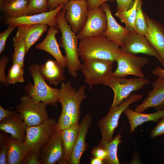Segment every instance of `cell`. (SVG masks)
<instances>
[{"label":"cell","mask_w":164,"mask_h":164,"mask_svg":"<svg viewBox=\"0 0 164 164\" xmlns=\"http://www.w3.org/2000/svg\"><path fill=\"white\" fill-rule=\"evenodd\" d=\"M117 11H125L131 9L133 6L134 0H116Z\"/></svg>","instance_id":"cell-39"},{"label":"cell","mask_w":164,"mask_h":164,"mask_svg":"<svg viewBox=\"0 0 164 164\" xmlns=\"http://www.w3.org/2000/svg\"><path fill=\"white\" fill-rule=\"evenodd\" d=\"M22 164H41L37 155L30 150L24 159Z\"/></svg>","instance_id":"cell-38"},{"label":"cell","mask_w":164,"mask_h":164,"mask_svg":"<svg viewBox=\"0 0 164 164\" xmlns=\"http://www.w3.org/2000/svg\"><path fill=\"white\" fill-rule=\"evenodd\" d=\"M0 9L6 17H18L30 15L28 9L29 0H14L5 2L0 0Z\"/></svg>","instance_id":"cell-27"},{"label":"cell","mask_w":164,"mask_h":164,"mask_svg":"<svg viewBox=\"0 0 164 164\" xmlns=\"http://www.w3.org/2000/svg\"><path fill=\"white\" fill-rule=\"evenodd\" d=\"M46 105L26 95L20 98L19 103L15 108L27 127H31L40 125L49 119Z\"/></svg>","instance_id":"cell-8"},{"label":"cell","mask_w":164,"mask_h":164,"mask_svg":"<svg viewBox=\"0 0 164 164\" xmlns=\"http://www.w3.org/2000/svg\"><path fill=\"white\" fill-rule=\"evenodd\" d=\"M121 50L135 55L142 53L157 58L164 67V64L158 53L146 36L135 31L131 32L124 40Z\"/></svg>","instance_id":"cell-11"},{"label":"cell","mask_w":164,"mask_h":164,"mask_svg":"<svg viewBox=\"0 0 164 164\" xmlns=\"http://www.w3.org/2000/svg\"><path fill=\"white\" fill-rule=\"evenodd\" d=\"M116 61L117 62V67L112 74L114 76L121 77H125L128 75L144 77L142 68L149 63L147 57L130 54L122 51L121 49Z\"/></svg>","instance_id":"cell-10"},{"label":"cell","mask_w":164,"mask_h":164,"mask_svg":"<svg viewBox=\"0 0 164 164\" xmlns=\"http://www.w3.org/2000/svg\"><path fill=\"white\" fill-rule=\"evenodd\" d=\"M151 83L144 77L128 79L112 75L104 84L110 87L114 93L113 101L109 109L117 107L132 92L138 91Z\"/></svg>","instance_id":"cell-6"},{"label":"cell","mask_w":164,"mask_h":164,"mask_svg":"<svg viewBox=\"0 0 164 164\" xmlns=\"http://www.w3.org/2000/svg\"><path fill=\"white\" fill-rule=\"evenodd\" d=\"M60 31L57 28L50 27L45 38L40 43L37 44L36 48L39 50L45 51L53 56L58 63L63 68L67 66L66 59L62 53L60 45L56 39V36Z\"/></svg>","instance_id":"cell-18"},{"label":"cell","mask_w":164,"mask_h":164,"mask_svg":"<svg viewBox=\"0 0 164 164\" xmlns=\"http://www.w3.org/2000/svg\"><path fill=\"white\" fill-rule=\"evenodd\" d=\"M107 19L102 6L88 11L86 22L77 34L79 39L101 35L106 31Z\"/></svg>","instance_id":"cell-12"},{"label":"cell","mask_w":164,"mask_h":164,"mask_svg":"<svg viewBox=\"0 0 164 164\" xmlns=\"http://www.w3.org/2000/svg\"><path fill=\"white\" fill-rule=\"evenodd\" d=\"M48 26L44 24H32L18 26L16 35L22 38L27 53L31 46L46 32Z\"/></svg>","instance_id":"cell-23"},{"label":"cell","mask_w":164,"mask_h":164,"mask_svg":"<svg viewBox=\"0 0 164 164\" xmlns=\"http://www.w3.org/2000/svg\"><path fill=\"white\" fill-rule=\"evenodd\" d=\"M142 0H138L134 22V31L145 36L148 31V27L144 12L142 9Z\"/></svg>","instance_id":"cell-31"},{"label":"cell","mask_w":164,"mask_h":164,"mask_svg":"<svg viewBox=\"0 0 164 164\" xmlns=\"http://www.w3.org/2000/svg\"><path fill=\"white\" fill-rule=\"evenodd\" d=\"M121 47L102 35L79 39L78 54L84 60L91 58L109 60L115 62Z\"/></svg>","instance_id":"cell-2"},{"label":"cell","mask_w":164,"mask_h":164,"mask_svg":"<svg viewBox=\"0 0 164 164\" xmlns=\"http://www.w3.org/2000/svg\"><path fill=\"white\" fill-rule=\"evenodd\" d=\"M4 2H11V1H12L14 0H2Z\"/></svg>","instance_id":"cell-46"},{"label":"cell","mask_w":164,"mask_h":164,"mask_svg":"<svg viewBox=\"0 0 164 164\" xmlns=\"http://www.w3.org/2000/svg\"><path fill=\"white\" fill-rule=\"evenodd\" d=\"M143 97L142 94H131L118 106L109 109L107 115L98 122L102 137L100 142L108 143L114 138L115 130L118 126L119 120L122 113L131 104L139 101Z\"/></svg>","instance_id":"cell-7"},{"label":"cell","mask_w":164,"mask_h":164,"mask_svg":"<svg viewBox=\"0 0 164 164\" xmlns=\"http://www.w3.org/2000/svg\"><path fill=\"white\" fill-rule=\"evenodd\" d=\"M69 1H87V0H69Z\"/></svg>","instance_id":"cell-47"},{"label":"cell","mask_w":164,"mask_h":164,"mask_svg":"<svg viewBox=\"0 0 164 164\" xmlns=\"http://www.w3.org/2000/svg\"><path fill=\"white\" fill-rule=\"evenodd\" d=\"M157 125L153 129L150 133V136L154 138L164 134V117L161 118Z\"/></svg>","instance_id":"cell-36"},{"label":"cell","mask_w":164,"mask_h":164,"mask_svg":"<svg viewBox=\"0 0 164 164\" xmlns=\"http://www.w3.org/2000/svg\"><path fill=\"white\" fill-rule=\"evenodd\" d=\"M8 142L0 148V164H7Z\"/></svg>","instance_id":"cell-42"},{"label":"cell","mask_w":164,"mask_h":164,"mask_svg":"<svg viewBox=\"0 0 164 164\" xmlns=\"http://www.w3.org/2000/svg\"><path fill=\"white\" fill-rule=\"evenodd\" d=\"M56 123L55 119L51 118L40 125L27 127L25 142L38 156L42 147L56 131Z\"/></svg>","instance_id":"cell-9"},{"label":"cell","mask_w":164,"mask_h":164,"mask_svg":"<svg viewBox=\"0 0 164 164\" xmlns=\"http://www.w3.org/2000/svg\"><path fill=\"white\" fill-rule=\"evenodd\" d=\"M9 59L5 56L1 57L0 59V81L5 85L8 84L7 77L5 73V68Z\"/></svg>","instance_id":"cell-35"},{"label":"cell","mask_w":164,"mask_h":164,"mask_svg":"<svg viewBox=\"0 0 164 164\" xmlns=\"http://www.w3.org/2000/svg\"><path fill=\"white\" fill-rule=\"evenodd\" d=\"M101 6L106 13L107 19V29L102 35L121 47L124 39L131 32L117 22L112 15L109 5L106 2Z\"/></svg>","instance_id":"cell-17"},{"label":"cell","mask_w":164,"mask_h":164,"mask_svg":"<svg viewBox=\"0 0 164 164\" xmlns=\"http://www.w3.org/2000/svg\"><path fill=\"white\" fill-rule=\"evenodd\" d=\"M114 61L97 58L87 59L84 60L81 71L85 77V81L92 90L93 85L102 84L113 75Z\"/></svg>","instance_id":"cell-5"},{"label":"cell","mask_w":164,"mask_h":164,"mask_svg":"<svg viewBox=\"0 0 164 164\" xmlns=\"http://www.w3.org/2000/svg\"><path fill=\"white\" fill-rule=\"evenodd\" d=\"M39 72L44 79L50 85L57 86L66 80L65 70L56 62L51 60L39 65Z\"/></svg>","instance_id":"cell-22"},{"label":"cell","mask_w":164,"mask_h":164,"mask_svg":"<svg viewBox=\"0 0 164 164\" xmlns=\"http://www.w3.org/2000/svg\"><path fill=\"white\" fill-rule=\"evenodd\" d=\"M30 150L25 142L11 136L8 142L7 164H22Z\"/></svg>","instance_id":"cell-25"},{"label":"cell","mask_w":164,"mask_h":164,"mask_svg":"<svg viewBox=\"0 0 164 164\" xmlns=\"http://www.w3.org/2000/svg\"><path fill=\"white\" fill-rule=\"evenodd\" d=\"M85 90V86H83L76 90L70 80L65 83L63 82L58 97V102L62 106L61 114L68 115L78 122L81 102L87 97Z\"/></svg>","instance_id":"cell-4"},{"label":"cell","mask_w":164,"mask_h":164,"mask_svg":"<svg viewBox=\"0 0 164 164\" xmlns=\"http://www.w3.org/2000/svg\"><path fill=\"white\" fill-rule=\"evenodd\" d=\"M144 13L148 27V31L145 36L156 51L164 64V27Z\"/></svg>","instance_id":"cell-20"},{"label":"cell","mask_w":164,"mask_h":164,"mask_svg":"<svg viewBox=\"0 0 164 164\" xmlns=\"http://www.w3.org/2000/svg\"><path fill=\"white\" fill-rule=\"evenodd\" d=\"M151 107L156 111L164 108V80L159 77L153 83L152 90L147 94L142 102L135 109V111L142 113Z\"/></svg>","instance_id":"cell-16"},{"label":"cell","mask_w":164,"mask_h":164,"mask_svg":"<svg viewBox=\"0 0 164 164\" xmlns=\"http://www.w3.org/2000/svg\"><path fill=\"white\" fill-rule=\"evenodd\" d=\"M138 0H134L133 6L125 11H117L115 14L121 22L125 23V28L130 32L134 31V22L136 14L137 5Z\"/></svg>","instance_id":"cell-29"},{"label":"cell","mask_w":164,"mask_h":164,"mask_svg":"<svg viewBox=\"0 0 164 164\" xmlns=\"http://www.w3.org/2000/svg\"><path fill=\"white\" fill-rule=\"evenodd\" d=\"M91 153L93 157L103 160L105 159L108 156V153L105 149L99 145L93 148L91 151Z\"/></svg>","instance_id":"cell-37"},{"label":"cell","mask_w":164,"mask_h":164,"mask_svg":"<svg viewBox=\"0 0 164 164\" xmlns=\"http://www.w3.org/2000/svg\"><path fill=\"white\" fill-rule=\"evenodd\" d=\"M63 8L66 10V21L70 25L72 31L77 34L83 28L87 19L89 10L87 1H69Z\"/></svg>","instance_id":"cell-13"},{"label":"cell","mask_w":164,"mask_h":164,"mask_svg":"<svg viewBox=\"0 0 164 164\" xmlns=\"http://www.w3.org/2000/svg\"><path fill=\"white\" fill-rule=\"evenodd\" d=\"M92 117L86 114L82 119L76 143L69 161L70 164H79L82 156L87 149L86 141L87 134L91 124Z\"/></svg>","instance_id":"cell-19"},{"label":"cell","mask_w":164,"mask_h":164,"mask_svg":"<svg viewBox=\"0 0 164 164\" xmlns=\"http://www.w3.org/2000/svg\"><path fill=\"white\" fill-rule=\"evenodd\" d=\"M27 126L21 115L17 112L0 121V130L24 142Z\"/></svg>","instance_id":"cell-21"},{"label":"cell","mask_w":164,"mask_h":164,"mask_svg":"<svg viewBox=\"0 0 164 164\" xmlns=\"http://www.w3.org/2000/svg\"><path fill=\"white\" fill-rule=\"evenodd\" d=\"M152 73L164 80V69L160 67H155L152 70Z\"/></svg>","instance_id":"cell-44"},{"label":"cell","mask_w":164,"mask_h":164,"mask_svg":"<svg viewBox=\"0 0 164 164\" xmlns=\"http://www.w3.org/2000/svg\"><path fill=\"white\" fill-rule=\"evenodd\" d=\"M24 67L16 63H13L8 70L7 80L8 84H15L24 82Z\"/></svg>","instance_id":"cell-32"},{"label":"cell","mask_w":164,"mask_h":164,"mask_svg":"<svg viewBox=\"0 0 164 164\" xmlns=\"http://www.w3.org/2000/svg\"><path fill=\"white\" fill-rule=\"evenodd\" d=\"M69 1V0H48L49 9L50 11H51L60 5H65Z\"/></svg>","instance_id":"cell-41"},{"label":"cell","mask_w":164,"mask_h":164,"mask_svg":"<svg viewBox=\"0 0 164 164\" xmlns=\"http://www.w3.org/2000/svg\"><path fill=\"white\" fill-rule=\"evenodd\" d=\"M90 163L91 164H104V160L93 157L91 159Z\"/></svg>","instance_id":"cell-45"},{"label":"cell","mask_w":164,"mask_h":164,"mask_svg":"<svg viewBox=\"0 0 164 164\" xmlns=\"http://www.w3.org/2000/svg\"><path fill=\"white\" fill-rule=\"evenodd\" d=\"M16 27L14 25H9L7 29L0 33V54L4 51L6 40L10 34Z\"/></svg>","instance_id":"cell-34"},{"label":"cell","mask_w":164,"mask_h":164,"mask_svg":"<svg viewBox=\"0 0 164 164\" xmlns=\"http://www.w3.org/2000/svg\"><path fill=\"white\" fill-rule=\"evenodd\" d=\"M28 70L34 81L25 87L26 95L47 105H55L58 102L59 89L49 86L41 75L39 65L33 64L28 67Z\"/></svg>","instance_id":"cell-3"},{"label":"cell","mask_w":164,"mask_h":164,"mask_svg":"<svg viewBox=\"0 0 164 164\" xmlns=\"http://www.w3.org/2000/svg\"><path fill=\"white\" fill-rule=\"evenodd\" d=\"M64 5H60L53 10L39 14L18 17H6L5 23L17 27L32 24H44L50 27L54 26L58 28L56 22V16Z\"/></svg>","instance_id":"cell-14"},{"label":"cell","mask_w":164,"mask_h":164,"mask_svg":"<svg viewBox=\"0 0 164 164\" xmlns=\"http://www.w3.org/2000/svg\"><path fill=\"white\" fill-rule=\"evenodd\" d=\"M116 0H87L89 11L96 9L107 2H114Z\"/></svg>","instance_id":"cell-40"},{"label":"cell","mask_w":164,"mask_h":164,"mask_svg":"<svg viewBox=\"0 0 164 164\" xmlns=\"http://www.w3.org/2000/svg\"><path fill=\"white\" fill-rule=\"evenodd\" d=\"M17 112L16 111H12L5 109L0 105V121Z\"/></svg>","instance_id":"cell-43"},{"label":"cell","mask_w":164,"mask_h":164,"mask_svg":"<svg viewBox=\"0 0 164 164\" xmlns=\"http://www.w3.org/2000/svg\"><path fill=\"white\" fill-rule=\"evenodd\" d=\"M28 11L29 15L48 11V0H29Z\"/></svg>","instance_id":"cell-33"},{"label":"cell","mask_w":164,"mask_h":164,"mask_svg":"<svg viewBox=\"0 0 164 164\" xmlns=\"http://www.w3.org/2000/svg\"><path fill=\"white\" fill-rule=\"evenodd\" d=\"M63 156L64 148L60 132L56 131L41 148L38 158L41 164H61Z\"/></svg>","instance_id":"cell-15"},{"label":"cell","mask_w":164,"mask_h":164,"mask_svg":"<svg viewBox=\"0 0 164 164\" xmlns=\"http://www.w3.org/2000/svg\"><path fill=\"white\" fill-rule=\"evenodd\" d=\"M123 113L128 120L131 134L135 132L137 126L143 123L150 121H159V119L164 117V108L161 110L157 111L153 113L144 114L133 111L128 108L124 111Z\"/></svg>","instance_id":"cell-24"},{"label":"cell","mask_w":164,"mask_h":164,"mask_svg":"<svg viewBox=\"0 0 164 164\" xmlns=\"http://www.w3.org/2000/svg\"><path fill=\"white\" fill-rule=\"evenodd\" d=\"M14 53L12 60L13 63H18L24 67L25 56L26 53V46L23 39L16 35L13 38Z\"/></svg>","instance_id":"cell-30"},{"label":"cell","mask_w":164,"mask_h":164,"mask_svg":"<svg viewBox=\"0 0 164 164\" xmlns=\"http://www.w3.org/2000/svg\"><path fill=\"white\" fill-rule=\"evenodd\" d=\"M123 127L119 132L115 136L111 141L108 143H102L100 142L99 145L104 148L106 150L108 156L104 160V163L107 164H119L117 152L118 147L119 144L122 142L120 140L121 136L120 133L121 132Z\"/></svg>","instance_id":"cell-28"},{"label":"cell","mask_w":164,"mask_h":164,"mask_svg":"<svg viewBox=\"0 0 164 164\" xmlns=\"http://www.w3.org/2000/svg\"><path fill=\"white\" fill-rule=\"evenodd\" d=\"M80 127L78 123L60 132L64 148V156L61 164H69Z\"/></svg>","instance_id":"cell-26"},{"label":"cell","mask_w":164,"mask_h":164,"mask_svg":"<svg viewBox=\"0 0 164 164\" xmlns=\"http://www.w3.org/2000/svg\"><path fill=\"white\" fill-rule=\"evenodd\" d=\"M66 9L63 8L56 17L57 24L61 34L60 46L65 50L67 66L69 73L71 76L75 77L78 76V72L80 70L82 65L78 54L79 39L66 21Z\"/></svg>","instance_id":"cell-1"}]
</instances>
